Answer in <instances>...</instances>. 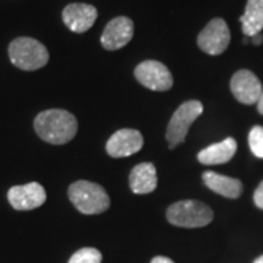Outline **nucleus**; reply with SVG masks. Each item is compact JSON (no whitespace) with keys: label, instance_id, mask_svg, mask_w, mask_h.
<instances>
[{"label":"nucleus","instance_id":"nucleus-16","mask_svg":"<svg viewBox=\"0 0 263 263\" xmlns=\"http://www.w3.org/2000/svg\"><path fill=\"white\" fill-rule=\"evenodd\" d=\"M246 37L252 38L263 29V0H247L245 13L240 18Z\"/></svg>","mask_w":263,"mask_h":263},{"label":"nucleus","instance_id":"nucleus-11","mask_svg":"<svg viewBox=\"0 0 263 263\" xmlns=\"http://www.w3.org/2000/svg\"><path fill=\"white\" fill-rule=\"evenodd\" d=\"M142 146H143V136L141 132L136 129H122L116 132L108 139L105 149L110 157L123 158L139 152Z\"/></svg>","mask_w":263,"mask_h":263},{"label":"nucleus","instance_id":"nucleus-4","mask_svg":"<svg viewBox=\"0 0 263 263\" xmlns=\"http://www.w3.org/2000/svg\"><path fill=\"white\" fill-rule=\"evenodd\" d=\"M170 224L183 228L206 227L214 219L212 209L199 200H180L167 209Z\"/></svg>","mask_w":263,"mask_h":263},{"label":"nucleus","instance_id":"nucleus-15","mask_svg":"<svg viewBox=\"0 0 263 263\" xmlns=\"http://www.w3.org/2000/svg\"><path fill=\"white\" fill-rule=\"evenodd\" d=\"M202 179H203V183L206 187L221 196L228 197V199H237L243 193V183L238 179L227 177V176L218 174L214 171L203 173Z\"/></svg>","mask_w":263,"mask_h":263},{"label":"nucleus","instance_id":"nucleus-1","mask_svg":"<svg viewBox=\"0 0 263 263\" xmlns=\"http://www.w3.org/2000/svg\"><path fill=\"white\" fill-rule=\"evenodd\" d=\"M34 129L44 142L51 145H63L75 138L78 122L72 113L66 110H46L34 120Z\"/></svg>","mask_w":263,"mask_h":263},{"label":"nucleus","instance_id":"nucleus-5","mask_svg":"<svg viewBox=\"0 0 263 263\" xmlns=\"http://www.w3.org/2000/svg\"><path fill=\"white\" fill-rule=\"evenodd\" d=\"M202 113H203V105L197 100L183 103L174 111L168 123L167 133H165L170 149H174L177 145L184 142L192 123L195 122Z\"/></svg>","mask_w":263,"mask_h":263},{"label":"nucleus","instance_id":"nucleus-8","mask_svg":"<svg viewBox=\"0 0 263 263\" xmlns=\"http://www.w3.org/2000/svg\"><path fill=\"white\" fill-rule=\"evenodd\" d=\"M230 88L235 100L246 105L257 104L263 92L262 82L259 81V78L247 69L235 72L231 78Z\"/></svg>","mask_w":263,"mask_h":263},{"label":"nucleus","instance_id":"nucleus-18","mask_svg":"<svg viewBox=\"0 0 263 263\" xmlns=\"http://www.w3.org/2000/svg\"><path fill=\"white\" fill-rule=\"evenodd\" d=\"M249 146L254 157L263 158V127L254 126L249 133Z\"/></svg>","mask_w":263,"mask_h":263},{"label":"nucleus","instance_id":"nucleus-23","mask_svg":"<svg viewBox=\"0 0 263 263\" xmlns=\"http://www.w3.org/2000/svg\"><path fill=\"white\" fill-rule=\"evenodd\" d=\"M253 263H263V254L262 256H259V257H257V259H256Z\"/></svg>","mask_w":263,"mask_h":263},{"label":"nucleus","instance_id":"nucleus-2","mask_svg":"<svg viewBox=\"0 0 263 263\" xmlns=\"http://www.w3.org/2000/svg\"><path fill=\"white\" fill-rule=\"evenodd\" d=\"M67 195L70 202L75 205V208L85 215H95V214H103L110 208V197L103 186L79 180L69 186Z\"/></svg>","mask_w":263,"mask_h":263},{"label":"nucleus","instance_id":"nucleus-12","mask_svg":"<svg viewBox=\"0 0 263 263\" xmlns=\"http://www.w3.org/2000/svg\"><path fill=\"white\" fill-rule=\"evenodd\" d=\"M63 22L67 28L76 34H84L97 21L98 12L92 5L86 3H70L63 9Z\"/></svg>","mask_w":263,"mask_h":263},{"label":"nucleus","instance_id":"nucleus-6","mask_svg":"<svg viewBox=\"0 0 263 263\" xmlns=\"http://www.w3.org/2000/svg\"><path fill=\"white\" fill-rule=\"evenodd\" d=\"M231 41L230 28L224 19L215 18L197 35V46L211 56H218L226 51Z\"/></svg>","mask_w":263,"mask_h":263},{"label":"nucleus","instance_id":"nucleus-21","mask_svg":"<svg viewBox=\"0 0 263 263\" xmlns=\"http://www.w3.org/2000/svg\"><path fill=\"white\" fill-rule=\"evenodd\" d=\"M250 41H252L253 46H260L263 41V34L262 32H260V34H256V35H253V37L250 38Z\"/></svg>","mask_w":263,"mask_h":263},{"label":"nucleus","instance_id":"nucleus-20","mask_svg":"<svg viewBox=\"0 0 263 263\" xmlns=\"http://www.w3.org/2000/svg\"><path fill=\"white\" fill-rule=\"evenodd\" d=\"M151 263H174L170 257H165V256H157V257H154Z\"/></svg>","mask_w":263,"mask_h":263},{"label":"nucleus","instance_id":"nucleus-10","mask_svg":"<svg viewBox=\"0 0 263 263\" xmlns=\"http://www.w3.org/2000/svg\"><path fill=\"white\" fill-rule=\"evenodd\" d=\"M133 32H135L133 21L126 16H117L111 19L104 28L101 34V44L105 50L110 51L119 50L130 43Z\"/></svg>","mask_w":263,"mask_h":263},{"label":"nucleus","instance_id":"nucleus-17","mask_svg":"<svg viewBox=\"0 0 263 263\" xmlns=\"http://www.w3.org/2000/svg\"><path fill=\"white\" fill-rule=\"evenodd\" d=\"M101 260L103 254L100 253V250L94 247H84L70 257L69 263H101Z\"/></svg>","mask_w":263,"mask_h":263},{"label":"nucleus","instance_id":"nucleus-9","mask_svg":"<svg viewBox=\"0 0 263 263\" xmlns=\"http://www.w3.org/2000/svg\"><path fill=\"white\" fill-rule=\"evenodd\" d=\"M47 199L46 190L40 183H28L22 186H13L8 192V200L16 211H31L41 206Z\"/></svg>","mask_w":263,"mask_h":263},{"label":"nucleus","instance_id":"nucleus-13","mask_svg":"<svg viewBox=\"0 0 263 263\" xmlns=\"http://www.w3.org/2000/svg\"><path fill=\"white\" fill-rule=\"evenodd\" d=\"M129 184H130L132 192L136 193V195L152 193L157 189V184H158L157 170L154 167V164H151V162L138 164L130 171Z\"/></svg>","mask_w":263,"mask_h":263},{"label":"nucleus","instance_id":"nucleus-19","mask_svg":"<svg viewBox=\"0 0 263 263\" xmlns=\"http://www.w3.org/2000/svg\"><path fill=\"white\" fill-rule=\"evenodd\" d=\"M253 202L254 205L259 208V209H263V181L257 186V189L254 190Z\"/></svg>","mask_w":263,"mask_h":263},{"label":"nucleus","instance_id":"nucleus-22","mask_svg":"<svg viewBox=\"0 0 263 263\" xmlns=\"http://www.w3.org/2000/svg\"><path fill=\"white\" fill-rule=\"evenodd\" d=\"M257 111L263 116V92L259 98V101H257Z\"/></svg>","mask_w":263,"mask_h":263},{"label":"nucleus","instance_id":"nucleus-14","mask_svg":"<svg viewBox=\"0 0 263 263\" xmlns=\"http://www.w3.org/2000/svg\"><path fill=\"white\" fill-rule=\"evenodd\" d=\"M237 152V142L233 138H227L222 142H218L214 145H209L208 148L202 149L197 154V160L200 164L205 165H218L226 164Z\"/></svg>","mask_w":263,"mask_h":263},{"label":"nucleus","instance_id":"nucleus-7","mask_svg":"<svg viewBox=\"0 0 263 263\" xmlns=\"http://www.w3.org/2000/svg\"><path fill=\"white\" fill-rule=\"evenodd\" d=\"M135 76L139 84L146 86L151 91H168L173 86V75L168 67L157 60H145L136 66Z\"/></svg>","mask_w":263,"mask_h":263},{"label":"nucleus","instance_id":"nucleus-3","mask_svg":"<svg viewBox=\"0 0 263 263\" xmlns=\"http://www.w3.org/2000/svg\"><path fill=\"white\" fill-rule=\"evenodd\" d=\"M10 62L22 70H38L48 63V50L29 37L15 38L9 46Z\"/></svg>","mask_w":263,"mask_h":263}]
</instances>
